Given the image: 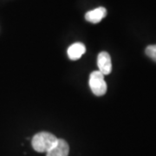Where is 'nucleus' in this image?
<instances>
[{
  "mask_svg": "<svg viewBox=\"0 0 156 156\" xmlns=\"http://www.w3.org/2000/svg\"><path fill=\"white\" fill-rule=\"evenodd\" d=\"M57 140L54 134L48 132H41L34 135L31 145L34 150L38 153H47L54 147Z\"/></svg>",
  "mask_w": 156,
  "mask_h": 156,
  "instance_id": "1",
  "label": "nucleus"
},
{
  "mask_svg": "<svg viewBox=\"0 0 156 156\" xmlns=\"http://www.w3.org/2000/svg\"><path fill=\"white\" fill-rule=\"evenodd\" d=\"M89 87L96 96H101L106 94L108 86L104 80V76L99 70L93 71L90 74Z\"/></svg>",
  "mask_w": 156,
  "mask_h": 156,
  "instance_id": "2",
  "label": "nucleus"
},
{
  "mask_svg": "<svg viewBox=\"0 0 156 156\" xmlns=\"http://www.w3.org/2000/svg\"><path fill=\"white\" fill-rule=\"evenodd\" d=\"M97 65L100 71L103 76L110 74L112 70L111 57L108 52H101L97 57Z\"/></svg>",
  "mask_w": 156,
  "mask_h": 156,
  "instance_id": "3",
  "label": "nucleus"
},
{
  "mask_svg": "<svg viewBox=\"0 0 156 156\" xmlns=\"http://www.w3.org/2000/svg\"><path fill=\"white\" fill-rule=\"evenodd\" d=\"M69 147L67 141L62 139H58L54 147L47 152L46 156H68Z\"/></svg>",
  "mask_w": 156,
  "mask_h": 156,
  "instance_id": "4",
  "label": "nucleus"
},
{
  "mask_svg": "<svg viewBox=\"0 0 156 156\" xmlns=\"http://www.w3.org/2000/svg\"><path fill=\"white\" fill-rule=\"evenodd\" d=\"M107 16V10L104 7H98L92 11H88L85 15V19L92 23H100Z\"/></svg>",
  "mask_w": 156,
  "mask_h": 156,
  "instance_id": "5",
  "label": "nucleus"
},
{
  "mask_svg": "<svg viewBox=\"0 0 156 156\" xmlns=\"http://www.w3.org/2000/svg\"><path fill=\"white\" fill-rule=\"evenodd\" d=\"M86 52V48L82 43H75L68 49V56L70 60L76 61L81 58Z\"/></svg>",
  "mask_w": 156,
  "mask_h": 156,
  "instance_id": "6",
  "label": "nucleus"
},
{
  "mask_svg": "<svg viewBox=\"0 0 156 156\" xmlns=\"http://www.w3.org/2000/svg\"><path fill=\"white\" fill-rule=\"evenodd\" d=\"M145 53L153 61L156 62V44L149 45L146 48Z\"/></svg>",
  "mask_w": 156,
  "mask_h": 156,
  "instance_id": "7",
  "label": "nucleus"
}]
</instances>
